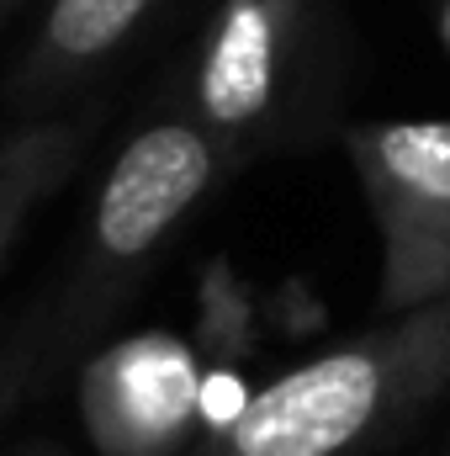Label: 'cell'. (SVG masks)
Wrapping results in <instances>:
<instances>
[{
	"mask_svg": "<svg viewBox=\"0 0 450 456\" xmlns=\"http://www.w3.org/2000/svg\"><path fill=\"white\" fill-rule=\"evenodd\" d=\"M91 143L85 117H43L0 138V255L27 228V218L75 175Z\"/></svg>",
	"mask_w": 450,
	"mask_h": 456,
	"instance_id": "52a82bcc",
	"label": "cell"
},
{
	"mask_svg": "<svg viewBox=\"0 0 450 456\" xmlns=\"http://www.w3.org/2000/svg\"><path fill=\"white\" fill-rule=\"evenodd\" d=\"M233 170L228 149L191 112H165L143 122L107 165V181L91 202V228L80 265L69 276L59 324L43 335L48 355L85 345L133 297L154 255L175 239L207 191Z\"/></svg>",
	"mask_w": 450,
	"mask_h": 456,
	"instance_id": "7a4b0ae2",
	"label": "cell"
},
{
	"mask_svg": "<svg viewBox=\"0 0 450 456\" xmlns=\"http://www.w3.org/2000/svg\"><path fill=\"white\" fill-rule=\"evenodd\" d=\"M11 5H16V0H0V16H5V11H11Z\"/></svg>",
	"mask_w": 450,
	"mask_h": 456,
	"instance_id": "8fae6325",
	"label": "cell"
},
{
	"mask_svg": "<svg viewBox=\"0 0 450 456\" xmlns=\"http://www.w3.org/2000/svg\"><path fill=\"white\" fill-rule=\"evenodd\" d=\"M446 456H450V452H446Z\"/></svg>",
	"mask_w": 450,
	"mask_h": 456,
	"instance_id": "7c38bea8",
	"label": "cell"
},
{
	"mask_svg": "<svg viewBox=\"0 0 450 456\" xmlns=\"http://www.w3.org/2000/svg\"><path fill=\"white\" fill-rule=\"evenodd\" d=\"M313 27V0H218L197 64H191V107L228 159L238 165L286 107L302 48Z\"/></svg>",
	"mask_w": 450,
	"mask_h": 456,
	"instance_id": "277c9868",
	"label": "cell"
},
{
	"mask_svg": "<svg viewBox=\"0 0 450 456\" xmlns=\"http://www.w3.org/2000/svg\"><path fill=\"white\" fill-rule=\"evenodd\" d=\"M43 355H48V340H43L37 330H21L11 345H0V419H5V414L21 403V393L32 387Z\"/></svg>",
	"mask_w": 450,
	"mask_h": 456,
	"instance_id": "ba28073f",
	"label": "cell"
},
{
	"mask_svg": "<svg viewBox=\"0 0 450 456\" xmlns=\"http://www.w3.org/2000/svg\"><path fill=\"white\" fill-rule=\"evenodd\" d=\"M159 0H48V16L11 80L16 107L43 112L112 64Z\"/></svg>",
	"mask_w": 450,
	"mask_h": 456,
	"instance_id": "8992f818",
	"label": "cell"
},
{
	"mask_svg": "<svg viewBox=\"0 0 450 456\" xmlns=\"http://www.w3.org/2000/svg\"><path fill=\"white\" fill-rule=\"evenodd\" d=\"M11 456H64V452H59V446H53L48 436H37V441H27L21 452H11Z\"/></svg>",
	"mask_w": 450,
	"mask_h": 456,
	"instance_id": "9c48e42d",
	"label": "cell"
},
{
	"mask_svg": "<svg viewBox=\"0 0 450 456\" xmlns=\"http://www.w3.org/2000/svg\"><path fill=\"white\" fill-rule=\"evenodd\" d=\"M440 37H446V48H450V0H446V11H440Z\"/></svg>",
	"mask_w": 450,
	"mask_h": 456,
	"instance_id": "30bf717a",
	"label": "cell"
},
{
	"mask_svg": "<svg viewBox=\"0 0 450 456\" xmlns=\"http://www.w3.org/2000/svg\"><path fill=\"white\" fill-rule=\"evenodd\" d=\"M360 197L382 233V314L450 297V122H360L344 133Z\"/></svg>",
	"mask_w": 450,
	"mask_h": 456,
	"instance_id": "3957f363",
	"label": "cell"
},
{
	"mask_svg": "<svg viewBox=\"0 0 450 456\" xmlns=\"http://www.w3.org/2000/svg\"><path fill=\"white\" fill-rule=\"evenodd\" d=\"M85 425L107 456H175L197 419V366L170 335H138L91 361Z\"/></svg>",
	"mask_w": 450,
	"mask_h": 456,
	"instance_id": "5b68a950",
	"label": "cell"
},
{
	"mask_svg": "<svg viewBox=\"0 0 450 456\" xmlns=\"http://www.w3.org/2000/svg\"><path fill=\"white\" fill-rule=\"evenodd\" d=\"M450 387V297L318 350L249 393L186 456H355Z\"/></svg>",
	"mask_w": 450,
	"mask_h": 456,
	"instance_id": "6da1fadb",
	"label": "cell"
}]
</instances>
